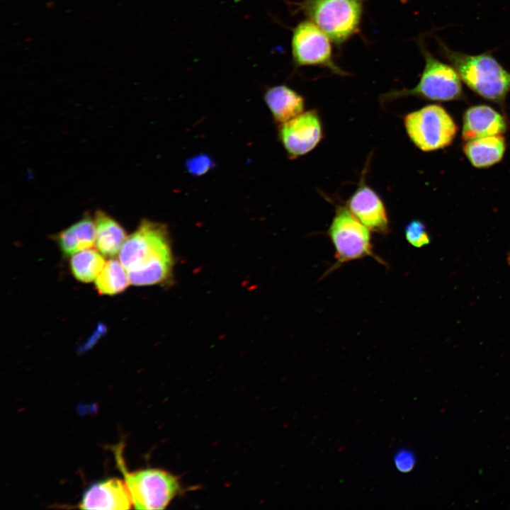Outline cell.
Here are the masks:
<instances>
[{"mask_svg":"<svg viewBox=\"0 0 510 510\" xmlns=\"http://www.w3.org/2000/svg\"><path fill=\"white\" fill-rule=\"evenodd\" d=\"M119 261L135 285L169 283L173 278L174 259L169 232L161 222L142 220L127 237Z\"/></svg>","mask_w":510,"mask_h":510,"instance_id":"obj_1","label":"cell"},{"mask_svg":"<svg viewBox=\"0 0 510 510\" xmlns=\"http://www.w3.org/2000/svg\"><path fill=\"white\" fill-rule=\"evenodd\" d=\"M440 55L459 74L463 82L475 94L504 109L510 93V72L492 51L470 55L451 49L436 38Z\"/></svg>","mask_w":510,"mask_h":510,"instance_id":"obj_2","label":"cell"},{"mask_svg":"<svg viewBox=\"0 0 510 510\" xmlns=\"http://www.w3.org/2000/svg\"><path fill=\"white\" fill-rule=\"evenodd\" d=\"M418 45L424 59L418 84L412 89L388 92L382 96L385 100L409 96L438 102L464 100L463 81L454 67L434 56L424 39L418 40Z\"/></svg>","mask_w":510,"mask_h":510,"instance_id":"obj_3","label":"cell"},{"mask_svg":"<svg viewBox=\"0 0 510 510\" xmlns=\"http://www.w3.org/2000/svg\"><path fill=\"white\" fill-rule=\"evenodd\" d=\"M115 451L117 464L124 477L133 508L135 509H164L180 492L177 477L159 468H146L128 472L124 464L120 447Z\"/></svg>","mask_w":510,"mask_h":510,"instance_id":"obj_4","label":"cell"},{"mask_svg":"<svg viewBox=\"0 0 510 510\" xmlns=\"http://www.w3.org/2000/svg\"><path fill=\"white\" fill-rule=\"evenodd\" d=\"M298 6L336 45L358 32L363 8L362 0H301Z\"/></svg>","mask_w":510,"mask_h":510,"instance_id":"obj_5","label":"cell"},{"mask_svg":"<svg viewBox=\"0 0 510 510\" xmlns=\"http://www.w3.org/2000/svg\"><path fill=\"white\" fill-rule=\"evenodd\" d=\"M404 123L409 139L424 152L450 146L458 130L452 116L438 104H430L408 113Z\"/></svg>","mask_w":510,"mask_h":510,"instance_id":"obj_6","label":"cell"},{"mask_svg":"<svg viewBox=\"0 0 510 510\" xmlns=\"http://www.w3.org/2000/svg\"><path fill=\"white\" fill-rule=\"evenodd\" d=\"M328 232L335 249V267L366 256L383 264L373 251L370 230L349 209L344 207L337 209Z\"/></svg>","mask_w":510,"mask_h":510,"instance_id":"obj_7","label":"cell"},{"mask_svg":"<svg viewBox=\"0 0 510 510\" xmlns=\"http://www.w3.org/2000/svg\"><path fill=\"white\" fill-rule=\"evenodd\" d=\"M331 39L317 26L306 19L299 22L293 30L292 58L295 65L318 66L334 74L346 76L333 59Z\"/></svg>","mask_w":510,"mask_h":510,"instance_id":"obj_8","label":"cell"},{"mask_svg":"<svg viewBox=\"0 0 510 510\" xmlns=\"http://www.w3.org/2000/svg\"><path fill=\"white\" fill-rule=\"evenodd\" d=\"M280 125V139L290 157L308 153L322 137L321 122L314 110L302 113Z\"/></svg>","mask_w":510,"mask_h":510,"instance_id":"obj_9","label":"cell"},{"mask_svg":"<svg viewBox=\"0 0 510 510\" xmlns=\"http://www.w3.org/2000/svg\"><path fill=\"white\" fill-rule=\"evenodd\" d=\"M132 506L124 481L112 477L92 484L79 504L83 509H130Z\"/></svg>","mask_w":510,"mask_h":510,"instance_id":"obj_10","label":"cell"},{"mask_svg":"<svg viewBox=\"0 0 510 510\" xmlns=\"http://www.w3.org/2000/svg\"><path fill=\"white\" fill-rule=\"evenodd\" d=\"M507 127L504 115L488 105H475L466 109L463 114L461 137L466 142L483 137L503 135Z\"/></svg>","mask_w":510,"mask_h":510,"instance_id":"obj_11","label":"cell"},{"mask_svg":"<svg viewBox=\"0 0 510 510\" xmlns=\"http://www.w3.org/2000/svg\"><path fill=\"white\" fill-rule=\"evenodd\" d=\"M348 209L369 230L385 234L389 220L385 205L378 194L366 186H360L348 200Z\"/></svg>","mask_w":510,"mask_h":510,"instance_id":"obj_12","label":"cell"},{"mask_svg":"<svg viewBox=\"0 0 510 510\" xmlns=\"http://www.w3.org/2000/svg\"><path fill=\"white\" fill-rule=\"evenodd\" d=\"M264 98L273 119L279 124H283L303 113V97L285 85L268 89Z\"/></svg>","mask_w":510,"mask_h":510,"instance_id":"obj_13","label":"cell"},{"mask_svg":"<svg viewBox=\"0 0 510 510\" xmlns=\"http://www.w3.org/2000/svg\"><path fill=\"white\" fill-rule=\"evenodd\" d=\"M506 150L502 135H492L466 141L463 151L470 163L475 168L484 169L499 163Z\"/></svg>","mask_w":510,"mask_h":510,"instance_id":"obj_14","label":"cell"},{"mask_svg":"<svg viewBox=\"0 0 510 510\" xmlns=\"http://www.w3.org/2000/svg\"><path fill=\"white\" fill-rule=\"evenodd\" d=\"M94 222L98 251L109 257L118 254L128 237L123 227L102 210L96 212Z\"/></svg>","mask_w":510,"mask_h":510,"instance_id":"obj_15","label":"cell"},{"mask_svg":"<svg viewBox=\"0 0 510 510\" xmlns=\"http://www.w3.org/2000/svg\"><path fill=\"white\" fill-rule=\"evenodd\" d=\"M57 242L66 256L92 247L96 244L94 219L86 215L57 235Z\"/></svg>","mask_w":510,"mask_h":510,"instance_id":"obj_16","label":"cell"},{"mask_svg":"<svg viewBox=\"0 0 510 510\" xmlns=\"http://www.w3.org/2000/svg\"><path fill=\"white\" fill-rule=\"evenodd\" d=\"M128 272L120 261L110 259L106 262L96 278L95 285L101 295H115L129 285Z\"/></svg>","mask_w":510,"mask_h":510,"instance_id":"obj_17","label":"cell"},{"mask_svg":"<svg viewBox=\"0 0 510 510\" xmlns=\"http://www.w3.org/2000/svg\"><path fill=\"white\" fill-rule=\"evenodd\" d=\"M101 254L90 248L74 254L70 261L74 276L83 283L96 280L106 264Z\"/></svg>","mask_w":510,"mask_h":510,"instance_id":"obj_18","label":"cell"},{"mask_svg":"<svg viewBox=\"0 0 510 510\" xmlns=\"http://www.w3.org/2000/svg\"><path fill=\"white\" fill-rule=\"evenodd\" d=\"M404 235L408 243L416 248L430 243V237L425 225L418 220H412L405 226Z\"/></svg>","mask_w":510,"mask_h":510,"instance_id":"obj_19","label":"cell"},{"mask_svg":"<svg viewBox=\"0 0 510 510\" xmlns=\"http://www.w3.org/2000/svg\"><path fill=\"white\" fill-rule=\"evenodd\" d=\"M186 166L191 175L201 176L212 169L215 163L209 155L200 154L188 159Z\"/></svg>","mask_w":510,"mask_h":510,"instance_id":"obj_20","label":"cell"},{"mask_svg":"<svg viewBox=\"0 0 510 510\" xmlns=\"http://www.w3.org/2000/svg\"><path fill=\"white\" fill-rule=\"evenodd\" d=\"M395 463L399 470L408 472L414 465V457L412 453L402 450L395 455Z\"/></svg>","mask_w":510,"mask_h":510,"instance_id":"obj_21","label":"cell"}]
</instances>
